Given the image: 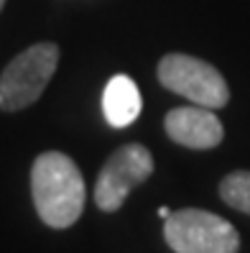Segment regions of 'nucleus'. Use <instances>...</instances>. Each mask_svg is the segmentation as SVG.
I'll use <instances>...</instances> for the list:
<instances>
[{"mask_svg": "<svg viewBox=\"0 0 250 253\" xmlns=\"http://www.w3.org/2000/svg\"><path fill=\"white\" fill-rule=\"evenodd\" d=\"M31 197L43 225L71 228L82 217L87 189L74 159L62 151H43L31 167Z\"/></svg>", "mask_w": 250, "mask_h": 253, "instance_id": "obj_1", "label": "nucleus"}, {"mask_svg": "<svg viewBox=\"0 0 250 253\" xmlns=\"http://www.w3.org/2000/svg\"><path fill=\"white\" fill-rule=\"evenodd\" d=\"M59 67V46L54 41H38L13 56L0 72V110L18 113L43 95Z\"/></svg>", "mask_w": 250, "mask_h": 253, "instance_id": "obj_2", "label": "nucleus"}, {"mask_svg": "<svg viewBox=\"0 0 250 253\" xmlns=\"http://www.w3.org/2000/svg\"><path fill=\"white\" fill-rule=\"evenodd\" d=\"M164 238L174 253H238L240 233L230 220L184 207L164 220Z\"/></svg>", "mask_w": 250, "mask_h": 253, "instance_id": "obj_3", "label": "nucleus"}, {"mask_svg": "<svg viewBox=\"0 0 250 253\" xmlns=\"http://www.w3.org/2000/svg\"><path fill=\"white\" fill-rule=\"evenodd\" d=\"M158 82L169 92L186 97L202 108H225L230 102V87L217 67L192 54H166L156 67Z\"/></svg>", "mask_w": 250, "mask_h": 253, "instance_id": "obj_4", "label": "nucleus"}, {"mask_svg": "<svg viewBox=\"0 0 250 253\" xmlns=\"http://www.w3.org/2000/svg\"><path fill=\"white\" fill-rule=\"evenodd\" d=\"M153 174V156L143 143L120 146L97 174L95 202L102 212H117L136 187Z\"/></svg>", "mask_w": 250, "mask_h": 253, "instance_id": "obj_5", "label": "nucleus"}, {"mask_svg": "<svg viewBox=\"0 0 250 253\" xmlns=\"http://www.w3.org/2000/svg\"><path fill=\"white\" fill-rule=\"evenodd\" d=\"M164 128L174 143L184 148H194V151H210L225 138L222 121L210 108H202V105L169 110L164 118Z\"/></svg>", "mask_w": 250, "mask_h": 253, "instance_id": "obj_6", "label": "nucleus"}, {"mask_svg": "<svg viewBox=\"0 0 250 253\" xmlns=\"http://www.w3.org/2000/svg\"><path fill=\"white\" fill-rule=\"evenodd\" d=\"M143 100L138 84L128 74H115L102 92V113L112 128H128L141 115Z\"/></svg>", "mask_w": 250, "mask_h": 253, "instance_id": "obj_7", "label": "nucleus"}, {"mask_svg": "<svg viewBox=\"0 0 250 253\" xmlns=\"http://www.w3.org/2000/svg\"><path fill=\"white\" fill-rule=\"evenodd\" d=\"M219 197L230 207H235V210L250 215V171H245V169L230 171L219 182Z\"/></svg>", "mask_w": 250, "mask_h": 253, "instance_id": "obj_8", "label": "nucleus"}, {"mask_svg": "<svg viewBox=\"0 0 250 253\" xmlns=\"http://www.w3.org/2000/svg\"><path fill=\"white\" fill-rule=\"evenodd\" d=\"M169 215H171V210H169V207H161V210H158V217H161V220H166Z\"/></svg>", "mask_w": 250, "mask_h": 253, "instance_id": "obj_9", "label": "nucleus"}, {"mask_svg": "<svg viewBox=\"0 0 250 253\" xmlns=\"http://www.w3.org/2000/svg\"><path fill=\"white\" fill-rule=\"evenodd\" d=\"M3 5H5V0H0V10H3Z\"/></svg>", "mask_w": 250, "mask_h": 253, "instance_id": "obj_10", "label": "nucleus"}]
</instances>
